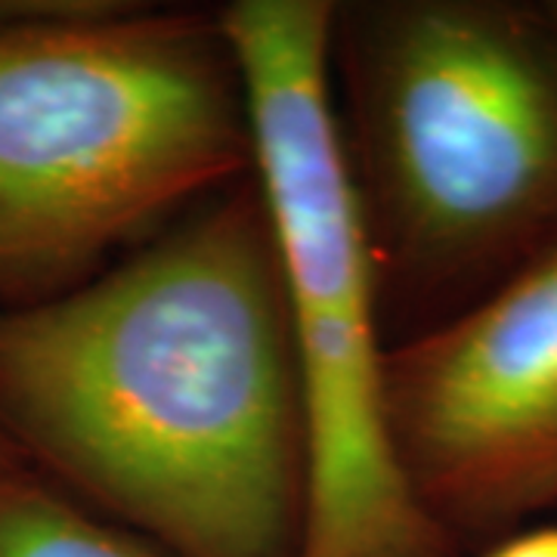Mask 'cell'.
<instances>
[{
	"mask_svg": "<svg viewBox=\"0 0 557 557\" xmlns=\"http://www.w3.org/2000/svg\"><path fill=\"white\" fill-rule=\"evenodd\" d=\"M387 416L421 508L458 542L557 502V245L387 350Z\"/></svg>",
	"mask_w": 557,
	"mask_h": 557,
	"instance_id": "cell-5",
	"label": "cell"
},
{
	"mask_svg": "<svg viewBox=\"0 0 557 557\" xmlns=\"http://www.w3.org/2000/svg\"><path fill=\"white\" fill-rule=\"evenodd\" d=\"M545 10H548V13H552V20L557 22V0H548V3H545Z\"/></svg>",
	"mask_w": 557,
	"mask_h": 557,
	"instance_id": "cell-10",
	"label": "cell"
},
{
	"mask_svg": "<svg viewBox=\"0 0 557 557\" xmlns=\"http://www.w3.org/2000/svg\"><path fill=\"white\" fill-rule=\"evenodd\" d=\"M251 164L220 13L44 0L0 22V295L75 288Z\"/></svg>",
	"mask_w": 557,
	"mask_h": 557,
	"instance_id": "cell-3",
	"label": "cell"
},
{
	"mask_svg": "<svg viewBox=\"0 0 557 557\" xmlns=\"http://www.w3.org/2000/svg\"><path fill=\"white\" fill-rule=\"evenodd\" d=\"M0 557H161L22 468L0 474Z\"/></svg>",
	"mask_w": 557,
	"mask_h": 557,
	"instance_id": "cell-6",
	"label": "cell"
},
{
	"mask_svg": "<svg viewBox=\"0 0 557 557\" xmlns=\"http://www.w3.org/2000/svg\"><path fill=\"white\" fill-rule=\"evenodd\" d=\"M13 468H22L20 458H16V446L7 440V434L0 431V474L13 471Z\"/></svg>",
	"mask_w": 557,
	"mask_h": 557,
	"instance_id": "cell-9",
	"label": "cell"
},
{
	"mask_svg": "<svg viewBox=\"0 0 557 557\" xmlns=\"http://www.w3.org/2000/svg\"><path fill=\"white\" fill-rule=\"evenodd\" d=\"M332 78L397 341L557 245V22L545 3H335Z\"/></svg>",
	"mask_w": 557,
	"mask_h": 557,
	"instance_id": "cell-2",
	"label": "cell"
},
{
	"mask_svg": "<svg viewBox=\"0 0 557 557\" xmlns=\"http://www.w3.org/2000/svg\"><path fill=\"white\" fill-rule=\"evenodd\" d=\"M44 0H0V22L3 20H16V16H25V13H35Z\"/></svg>",
	"mask_w": 557,
	"mask_h": 557,
	"instance_id": "cell-8",
	"label": "cell"
},
{
	"mask_svg": "<svg viewBox=\"0 0 557 557\" xmlns=\"http://www.w3.org/2000/svg\"><path fill=\"white\" fill-rule=\"evenodd\" d=\"M486 557H557V523L505 539Z\"/></svg>",
	"mask_w": 557,
	"mask_h": 557,
	"instance_id": "cell-7",
	"label": "cell"
},
{
	"mask_svg": "<svg viewBox=\"0 0 557 557\" xmlns=\"http://www.w3.org/2000/svg\"><path fill=\"white\" fill-rule=\"evenodd\" d=\"M0 431L171 557H298L304 409L255 174L0 313Z\"/></svg>",
	"mask_w": 557,
	"mask_h": 557,
	"instance_id": "cell-1",
	"label": "cell"
},
{
	"mask_svg": "<svg viewBox=\"0 0 557 557\" xmlns=\"http://www.w3.org/2000/svg\"><path fill=\"white\" fill-rule=\"evenodd\" d=\"M251 174L276 239L298 362L307 508L298 557H449L399 468L379 273L341 137L329 0H236Z\"/></svg>",
	"mask_w": 557,
	"mask_h": 557,
	"instance_id": "cell-4",
	"label": "cell"
}]
</instances>
